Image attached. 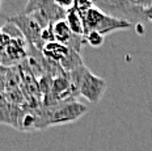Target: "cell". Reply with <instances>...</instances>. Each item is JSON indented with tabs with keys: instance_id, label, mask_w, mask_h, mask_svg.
I'll list each match as a JSON object with an SVG mask.
<instances>
[{
	"instance_id": "6da1fadb",
	"label": "cell",
	"mask_w": 152,
	"mask_h": 151,
	"mask_svg": "<svg viewBox=\"0 0 152 151\" xmlns=\"http://www.w3.org/2000/svg\"><path fill=\"white\" fill-rule=\"evenodd\" d=\"M81 18H83L84 25V36L89 32H97L105 37L106 34L113 33L115 30L132 29L135 26L134 24L129 23V21L119 20V18L110 16L101 9L96 8L94 5L88 12H85Z\"/></svg>"
},
{
	"instance_id": "7a4b0ae2",
	"label": "cell",
	"mask_w": 152,
	"mask_h": 151,
	"mask_svg": "<svg viewBox=\"0 0 152 151\" xmlns=\"http://www.w3.org/2000/svg\"><path fill=\"white\" fill-rule=\"evenodd\" d=\"M92 3L96 8L110 16L129 21L134 25L145 20L143 13L144 9L132 5L129 0H92Z\"/></svg>"
},
{
	"instance_id": "3957f363",
	"label": "cell",
	"mask_w": 152,
	"mask_h": 151,
	"mask_svg": "<svg viewBox=\"0 0 152 151\" xmlns=\"http://www.w3.org/2000/svg\"><path fill=\"white\" fill-rule=\"evenodd\" d=\"M4 17L8 23L15 24L20 29L24 38L29 43V46L36 48L41 53V50L43 48V42L41 40V32H42L43 28L38 24L36 18L31 15H25V13L13 15V16H4Z\"/></svg>"
},
{
	"instance_id": "277c9868",
	"label": "cell",
	"mask_w": 152,
	"mask_h": 151,
	"mask_svg": "<svg viewBox=\"0 0 152 151\" xmlns=\"http://www.w3.org/2000/svg\"><path fill=\"white\" fill-rule=\"evenodd\" d=\"M88 112V108L84 104L76 101H67L63 103L61 105L55 106L51 113L47 116V124L49 125H62L74 122L80 117H83L85 113Z\"/></svg>"
},
{
	"instance_id": "5b68a950",
	"label": "cell",
	"mask_w": 152,
	"mask_h": 151,
	"mask_svg": "<svg viewBox=\"0 0 152 151\" xmlns=\"http://www.w3.org/2000/svg\"><path fill=\"white\" fill-rule=\"evenodd\" d=\"M106 87L107 86L105 79L92 74L88 68L84 72L80 84H79V95L83 96L84 99H87L92 104H97L102 99Z\"/></svg>"
},
{
	"instance_id": "8992f818",
	"label": "cell",
	"mask_w": 152,
	"mask_h": 151,
	"mask_svg": "<svg viewBox=\"0 0 152 151\" xmlns=\"http://www.w3.org/2000/svg\"><path fill=\"white\" fill-rule=\"evenodd\" d=\"M28 48H29V43L26 42L25 38H12L8 48L1 54L3 63L5 62V59H8L9 63H15V62L26 58Z\"/></svg>"
},
{
	"instance_id": "52a82bcc",
	"label": "cell",
	"mask_w": 152,
	"mask_h": 151,
	"mask_svg": "<svg viewBox=\"0 0 152 151\" xmlns=\"http://www.w3.org/2000/svg\"><path fill=\"white\" fill-rule=\"evenodd\" d=\"M67 53H68L67 46L63 45V43L56 42V41L45 43L42 50H41V54L43 55V58H46L47 61L55 62V63H58V65H59V62L67 55Z\"/></svg>"
},
{
	"instance_id": "ba28073f",
	"label": "cell",
	"mask_w": 152,
	"mask_h": 151,
	"mask_svg": "<svg viewBox=\"0 0 152 151\" xmlns=\"http://www.w3.org/2000/svg\"><path fill=\"white\" fill-rule=\"evenodd\" d=\"M51 29H53V34H54V40L59 43H63V45H66L68 48V45L71 43L75 34L71 32V29L68 28L66 20H59V21H56V23H53Z\"/></svg>"
},
{
	"instance_id": "9c48e42d",
	"label": "cell",
	"mask_w": 152,
	"mask_h": 151,
	"mask_svg": "<svg viewBox=\"0 0 152 151\" xmlns=\"http://www.w3.org/2000/svg\"><path fill=\"white\" fill-rule=\"evenodd\" d=\"M59 66L63 68V71L72 72V71H75L76 68L84 66V62H83V59H81L80 53L75 51V50H72V49H68L67 55L59 62Z\"/></svg>"
},
{
	"instance_id": "30bf717a",
	"label": "cell",
	"mask_w": 152,
	"mask_h": 151,
	"mask_svg": "<svg viewBox=\"0 0 152 151\" xmlns=\"http://www.w3.org/2000/svg\"><path fill=\"white\" fill-rule=\"evenodd\" d=\"M66 23H67L68 28L71 29V32L76 34V36H83L84 37V25H83V18L74 9H69L66 13Z\"/></svg>"
},
{
	"instance_id": "8fae6325",
	"label": "cell",
	"mask_w": 152,
	"mask_h": 151,
	"mask_svg": "<svg viewBox=\"0 0 152 151\" xmlns=\"http://www.w3.org/2000/svg\"><path fill=\"white\" fill-rule=\"evenodd\" d=\"M84 40H85V42L89 43L93 48H100V46H102L104 41H105V37L97 32H89L84 36Z\"/></svg>"
},
{
	"instance_id": "7c38bea8",
	"label": "cell",
	"mask_w": 152,
	"mask_h": 151,
	"mask_svg": "<svg viewBox=\"0 0 152 151\" xmlns=\"http://www.w3.org/2000/svg\"><path fill=\"white\" fill-rule=\"evenodd\" d=\"M92 7H93V3H92V0H74L72 9L77 12L80 16H83L85 12H88Z\"/></svg>"
},
{
	"instance_id": "4fadbf2b",
	"label": "cell",
	"mask_w": 152,
	"mask_h": 151,
	"mask_svg": "<svg viewBox=\"0 0 152 151\" xmlns=\"http://www.w3.org/2000/svg\"><path fill=\"white\" fill-rule=\"evenodd\" d=\"M1 30H3V33H5L7 36L11 37V38H24V36H23V33L20 32V29H18L15 24L8 23V21H7V24L1 28Z\"/></svg>"
},
{
	"instance_id": "5bb4252c",
	"label": "cell",
	"mask_w": 152,
	"mask_h": 151,
	"mask_svg": "<svg viewBox=\"0 0 152 151\" xmlns=\"http://www.w3.org/2000/svg\"><path fill=\"white\" fill-rule=\"evenodd\" d=\"M54 3L64 11H69L74 5V0H54Z\"/></svg>"
},
{
	"instance_id": "9a60e30c",
	"label": "cell",
	"mask_w": 152,
	"mask_h": 151,
	"mask_svg": "<svg viewBox=\"0 0 152 151\" xmlns=\"http://www.w3.org/2000/svg\"><path fill=\"white\" fill-rule=\"evenodd\" d=\"M129 1L131 3L132 5H135V7H138V8H142V9H145L152 5V0H129Z\"/></svg>"
},
{
	"instance_id": "2e32d148",
	"label": "cell",
	"mask_w": 152,
	"mask_h": 151,
	"mask_svg": "<svg viewBox=\"0 0 152 151\" xmlns=\"http://www.w3.org/2000/svg\"><path fill=\"white\" fill-rule=\"evenodd\" d=\"M143 13H144L145 20L152 21V5H151V7H148V8H145L144 11H143Z\"/></svg>"
},
{
	"instance_id": "e0dca14e",
	"label": "cell",
	"mask_w": 152,
	"mask_h": 151,
	"mask_svg": "<svg viewBox=\"0 0 152 151\" xmlns=\"http://www.w3.org/2000/svg\"><path fill=\"white\" fill-rule=\"evenodd\" d=\"M1 34H3V30H1V28H0V37H1Z\"/></svg>"
},
{
	"instance_id": "ac0fdd59",
	"label": "cell",
	"mask_w": 152,
	"mask_h": 151,
	"mask_svg": "<svg viewBox=\"0 0 152 151\" xmlns=\"http://www.w3.org/2000/svg\"><path fill=\"white\" fill-rule=\"evenodd\" d=\"M0 7H1V0H0Z\"/></svg>"
}]
</instances>
